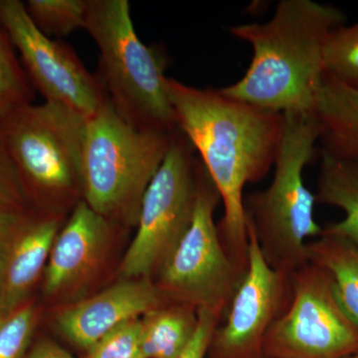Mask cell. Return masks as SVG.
I'll return each instance as SVG.
<instances>
[{
	"label": "cell",
	"mask_w": 358,
	"mask_h": 358,
	"mask_svg": "<svg viewBox=\"0 0 358 358\" xmlns=\"http://www.w3.org/2000/svg\"><path fill=\"white\" fill-rule=\"evenodd\" d=\"M85 121L48 102L27 103L0 117V145L30 208L69 216L83 200Z\"/></svg>",
	"instance_id": "obj_3"
},
{
	"label": "cell",
	"mask_w": 358,
	"mask_h": 358,
	"mask_svg": "<svg viewBox=\"0 0 358 358\" xmlns=\"http://www.w3.org/2000/svg\"><path fill=\"white\" fill-rule=\"evenodd\" d=\"M81 358H143L141 317L115 327Z\"/></svg>",
	"instance_id": "obj_23"
},
{
	"label": "cell",
	"mask_w": 358,
	"mask_h": 358,
	"mask_svg": "<svg viewBox=\"0 0 358 358\" xmlns=\"http://www.w3.org/2000/svg\"><path fill=\"white\" fill-rule=\"evenodd\" d=\"M0 24L45 102L87 119L109 100L100 80L87 70L72 47L40 31L20 0H0Z\"/></svg>",
	"instance_id": "obj_11"
},
{
	"label": "cell",
	"mask_w": 358,
	"mask_h": 358,
	"mask_svg": "<svg viewBox=\"0 0 358 358\" xmlns=\"http://www.w3.org/2000/svg\"><path fill=\"white\" fill-rule=\"evenodd\" d=\"M24 4L34 24L50 38L84 29L88 0H28Z\"/></svg>",
	"instance_id": "obj_20"
},
{
	"label": "cell",
	"mask_w": 358,
	"mask_h": 358,
	"mask_svg": "<svg viewBox=\"0 0 358 358\" xmlns=\"http://www.w3.org/2000/svg\"><path fill=\"white\" fill-rule=\"evenodd\" d=\"M31 85L16 57L13 42L0 24V117L32 103L34 93Z\"/></svg>",
	"instance_id": "obj_22"
},
{
	"label": "cell",
	"mask_w": 358,
	"mask_h": 358,
	"mask_svg": "<svg viewBox=\"0 0 358 358\" xmlns=\"http://www.w3.org/2000/svg\"><path fill=\"white\" fill-rule=\"evenodd\" d=\"M68 216L26 209L0 215V310L38 294L59 231Z\"/></svg>",
	"instance_id": "obj_14"
},
{
	"label": "cell",
	"mask_w": 358,
	"mask_h": 358,
	"mask_svg": "<svg viewBox=\"0 0 358 358\" xmlns=\"http://www.w3.org/2000/svg\"><path fill=\"white\" fill-rule=\"evenodd\" d=\"M131 231L80 201L59 231L45 268L37 294L45 310L79 303L117 281Z\"/></svg>",
	"instance_id": "obj_9"
},
{
	"label": "cell",
	"mask_w": 358,
	"mask_h": 358,
	"mask_svg": "<svg viewBox=\"0 0 358 358\" xmlns=\"http://www.w3.org/2000/svg\"><path fill=\"white\" fill-rule=\"evenodd\" d=\"M288 308L264 343L265 358H346L358 352V326L341 308L331 277L308 262L291 275Z\"/></svg>",
	"instance_id": "obj_10"
},
{
	"label": "cell",
	"mask_w": 358,
	"mask_h": 358,
	"mask_svg": "<svg viewBox=\"0 0 358 358\" xmlns=\"http://www.w3.org/2000/svg\"><path fill=\"white\" fill-rule=\"evenodd\" d=\"M176 131L136 128L108 100L85 121L84 201L112 222L134 229L145 193Z\"/></svg>",
	"instance_id": "obj_6"
},
{
	"label": "cell",
	"mask_w": 358,
	"mask_h": 358,
	"mask_svg": "<svg viewBox=\"0 0 358 358\" xmlns=\"http://www.w3.org/2000/svg\"><path fill=\"white\" fill-rule=\"evenodd\" d=\"M26 358H76L55 338L37 336ZM81 358V357H80Z\"/></svg>",
	"instance_id": "obj_26"
},
{
	"label": "cell",
	"mask_w": 358,
	"mask_h": 358,
	"mask_svg": "<svg viewBox=\"0 0 358 358\" xmlns=\"http://www.w3.org/2000/svg\"><path fill=\"white\" fill-rule=\"evenodd\" d=\"M248 232V267L223 324L212 334L206 358H265L264 343L291 301V275L268 266L253 230Z\"/></svg>",
	"instance_id": "obj_12"
},
{
	"label": "cell",
	"mask_w": 358,
	"mask_h": 358,
	"mask_svg": "<svg viewBox=\"0 0 358 358\" xmlns=\"http://www.w3.org/2000/svg\"><path fill=\"white\" fill-rule=\"evenodd\" d=\"M317 203L338 207L345 217L322 227V235L343 238L358 247V162L320 152Z\"/></svg>",
	"instance_id": "obj_16"
},
{
	"label": "cell",
	"mask_w": 358,
	"mask_h": 358,
	"mask_svg": "<svg viewBox=\"0 0 358 358\" xmlns=\"http://www.w3.org/2000/svg\"><path fill=\"white\" fill-rule=\"evenodd\" d=\"M307 249L308 262L327 271L341 308L358 326V247L343 238L320 235Z\"/></svg>",
	"instance_id": "obj_18"
},
{
	"label": "cell",
	"mask_w": 358,
	"mask_h": 358,
	"mask_svg": "<svg viewBox=\"0 0 358 358\" xmlns=\"http://www.w3.org/2000/svg\"><path fill=\"white\" fill-rule=\"evenodd\" d=\"M143 358H173L192 341L199 310L192 306L166 303L141 317Z\"/></svg>",
	"instance_id": "obj_17"
},
{
	"label": "cell",
	"mask_w": 358,
	"mask_h": 358,
	"mask_svg": "<svg viewBox=\"0 0 358 358\" xmlns=\"http://www.w3.org/2000/svg\"><path fill=\"white\" fill-rule=\"evenodd\" d=\"M199 164L194 148L178 129L145 193L117 279L154 280L178 247L194 215Z\"/></svg>",
	"instance_id": "obj_7"
},
{
	"label": "cell",
	"mask_w": 358,
	"mask_h": 358,
	"mask_svg": "<svg viewBox=\"0 0 358 358\" xmlns=\"http://www.w3.org/2000/svg\"><path fill=\"white\" fill-rule=\"evenodd\" d=\"M166 303L152 280L117 279L79 303L45 310L43 324L82 357L115 327Z\"/></svg>",
	"instance_id": "obj_13"
},
{
	"label": "cell",
	"mask_w": 358,
	"mask_h": 358,
	"mask_svg": "<svg viewBox=\"0 0 358 358\" xmlns=\"http://www.w3.org/2000/svg\"><path fill=\"white\" fill-rule=\"evenodd\" d=\"M326 74L358 90V22L341 25L327 35L322 51Z\"/></svg>",
	"instance_id": "obj_21"
},
{
	"label": "cell",
	"mask_w": 358,
	"mask_h": 358,
	"mask_svg": "<svg viewBox=\"0 0 358 358\" xmlns=\"http://www.w3.org/2000/svg\"><path fill=\"white\" fill-rule=\"evenodd\" d=\"M222 313L214 310H199V324L192 341L185 350L173 358H206L212 334L218 324L222 322Z\"/></svg>",
	"instance_id": "obj_25"
},
{
	"label": "cell",
	"mask_w": 358,
	"mask_h": 358,
	"mask_svg": "<svg viewBox=\"0 0 358 358\" xmlns=\"http://www.w3.org/2000/svg\"><path fill=\"white\" fill-rule=\"evenodd\" d=\"M284 128L271 185L244 197L247 226L270 267L292 275L308 263L307 239L320 237L315 193L303 171L317 155L320 128L313 113H284Z\"/></svg>",
	"instance_id": "obj_4"
},
{
	"label": "cell",
	"mask_w": 358,
	"mask_h": 358,
	"mask_svg": "<svg viewBox=\"0 0 358 358\" xmlns=\"http://www.w3.org/2000/svg\"><path fill=\"white\" fill-rule=\"evenodd\" d=\"M313 115L319 124L320 152L358 162V90L324 73Z\"/></svg>",
	"instance_id": "obj_15"
},
{
	"label": "cell",
	"mask_w": 358,
	"mask_h": 358,
	"mask_svg": "<svg viewBox=\"0 0 358 358\" xmlns=\"http://www.w3.org/2000/svg\"><path fill=\"white\" fill-rule=\"evenodd\" d=\"M346 358H358V352L357 353H355V355H350V357Z\"/></svg>",
	"instance_id": "obj_27"
},
{
	"label": "cell",
	"mask_w": 358,
	"mask_h": 358,
	"mask_svg": "<svg viewBox=\"0 0 358 358\" xmlns=\"http://www.w3.org/2000/svg\"><path fill=\"white\" fill-rule=\"evenodd\" d=\"M345 21L343 11L329 4L281 0L267 22L232 26L230 34L248 42L253 57L243 77L220 91L268 112L313 113L324 41Z\"/></svg>",
	"instance_id": "obj_2"
},
{
	"label": "cell",
	"mask_w": 358,
	"mask_h": 358,
	"mask_svg": "<svg viewBox=\"0 0 358 358\" xmlns=\"http://www.w3.org/2000/svg\"><path fill=\"white\" fill-rule=\"evenodd\" d=\"M220 202L217 188L199 160L192 225L152 281L169 303L214 310L225 317L245 274L219 236L214 212Z\"/></svg>",
	"instance_id": "obj_8"
},
{
	"label": "cell",
	"mask_w": 358,
	"mask_h": 358,
	"mask_svg": "<svg viewBox=\"0 0 358 358\" xmlns=\"http://www.w3.org/2000/svg\"><path fill=\"white\" fill-rule=\"evenodd\" d=\"M44 317L38 296L13 310H0V358H26Z\"/></svg>",
	"instance_id": "obj_19"
},
{
	"label": "cell",
	"mask_w": 358,
	"mask_h": 358,
	"mask_svg": "<svg viewBox=\"0 0 358 358\" xmlns=\"http://www.w3.org/2000/svg\"><path fill=\"white\" fill-rule=\"evenodd\" d=\"M166 90L179 131L199 152L223 202L217 230L224 248L245 274L249 240L244 188L262 180L274 166L284 115L234 100L220 90L195 88L171 78Z\"/></svg>",
	"instance_id": "obj_1"
},
{
	"label": "cell",
	"mask_w": 358,
	"mask_h": 358,
	"mask_svg": "<svg viewBox=\"0 0 358 358\" xmlns=\"http://www.w3.org/2000/svg\"><path fill=\"white\" fill-rule=\"evenodd\" d=\"M84 29L100 51L96 77L117 114L136 128L178 131L166 53L138 38L128 0H88Z\"/></svg>",
	"instance_id": "obj_5"
},
{
	"label": "cell",
	"mask_w": 358,
	"mask_h": 358,
	"mask_svg": "<svg viewBox=\"0 0 358 358\" xmlns=\"http://www.w3.org/2000/svg\"><path fill=\"white\" fill-rule=\"evenodd\" d=\"M29 208L17 176L0 145V215Z\"/></svg>",
	"instance_id": "obj_24"
}]
</instances>
